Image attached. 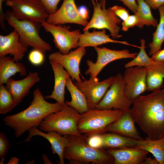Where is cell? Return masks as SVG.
<instances>
[{
	"label": "cell",
	"instance_id": "34",
	"mask_svg": "<svg viewBox=\"0 0 164 164\" xmlns=\"http://www.w3.org/2000/svg\"><path fill=\"white\" fill-rule=\"evenodd\" d=\"M10 147L9 140L5 134L2 132H0V158L1 159L4 157L8 152Z\"/></svg>",
	"mask_w": 164,
	"mask_h": 164
},
{
	"label": "cell",
	"instance_id": "11",
	"mask_svg": "<svg viewBox=\"0 0 164 164\" xmlns=\"http://www.w3.org/2000/svg\"><path fill=\"white\" fill-rule=\"evenodd\" d=\"M97 57L95 62L90 60L86 61L88 69L85 72L86 75H89L91 78L98 79L97 76L103 69L108 63L118 60L126 58H134L137 53H130L128 50H113L105 47L94 48Z\"/></svg>",
	"mask_w": 164,
	"mask_h": 164
},
{
	"label": "cell",
	"instance_id": "45",
	"mask_svg": "<svg viewBox=\"0 0 164 164\" xmlns=\"http://www.w3.org/2000/svg\"><path fill=\"white\" fill-rule=\"evenodd\" d=\"M42 159L44 164H52V163L49 160L46 154H44L42 156Z\"/></svg>",
	"mask_w": 164,
	"mask_h": 164
},
{
	"label": "cell",
	"instance_id": "15",
	"mask_svg": "<svg viewBox=\"0 0 164 164\" xmlns=\"http://www.w3.org/2000/svg\"><path fill=\"white\" fill-rule=\"evenodd\" d=\"M46 22L54 25L76 24L84 27L89 22L80 15L75 0H63L57 10L54 13L49 15Z\"/></svg>",
	"mask_w": 164,
	"mask_h": 164
},
{
	"label": "cell",
	"instance_id": "4",
	"mask_svg": "<svg viewBox=\"0 0 164 164\" xmlns=\"http://www.w3.org/2000/svg\"><path fill=\"white\" fill-rule=\"evenodd\" d=\"M81 114L74 108L65 104L60 110L46 117L39 127V130L47 132L56 131L62 135L80 136L77 124Z\"/></svg>",
	"mask_w": 164,
	"mask_h": 164
},
{
	"label": "cell",
	"instance_id": "33",
	"mask_svg": "<svg viewBox=\"0 0 164 164\" xmlns=\"http://www.w3.org/2000/svg\"><path fill=\"white\" fill-rule=\"evenodd\" d=\"M49 15L55 13L58 9V5L60 0H39Z\"/></svg>",
	"mask_w": 164,
	"mask_h": 164
},
{
	"label": "cell",
	"instance_id": "32",
	"mask_svg": "<svg viewBox=\"0 0 164 164\" xmlns=\"http://www.w3.org/2000/svg\"><path fill=\"white\" fill-rule=\"evenodd\" d=\"M44 54L39 50L33 49L28 54V60L33 65H41L43 64L45 60Z\"/></svg>",
	"mask_w": 164,
	"mask_h": 164
},
{
	"label": "cell",
	"instance_id": "18",
	"mask_svg": "<svg viewBox=\"0 0 164 164\" xmlns=\"http://www.w3.org/2000/svg\"><path fill=\"white\" fill-rule=\"evenodd\" d=\"M29 135L27 138L22 142L30 141L32 138L38 135L46 139L51 144V149L53 154H56L58 156L60 164H65L63 153L65 148L68 144L69 141L65 135H60L57 132L53 131H48L47 133L42 132L37 127H33L28 130Z\"/></svg>",
	"mask_w": 164,
	"mask_h": 164
},
{
	"label": "cell",
	"instance_id": "40",
	"mask_svg": "<svg viewBox=\"0 0 164 164\" xmlns=\"http://www.w3.org/2000/svg\"><path fill=\"white\" fill-rule=\"evenodd\" d=\"M151 58L155 62H164V49L160 50L153 54Z\"/></svg>",
	"mask_w": 164,
	"mask_h": 164
},
{
	"label": "cell",
	"instance_id": "43",
	"mask_svg": "<svg viewBox=\"0 0 164 164\" xmlns=\"http://www.w3.org/2000/svg\"><path fill=\"white\" fill-rule=\"evenodd\" d=\"M143 164H159V163L155 158L152 159L151 157H146L145 159Z\"/></svg>",
	"mask_w": 164,
	"mask_h": 164
},
{
	"label": "cell",
	"instance_id": "9",
	"mask_svg": "<svg viewBox=\"0 0 164 164\" xmlns=\"http://www.w3.org/2000/svg\"><path fill=\"white\" fill-rule=\"evenodd\" d=\"M41 24L45 31L52 35L55 46L61 53L67 54L72 49L78 47V43L81 34L80 29L71 31L69 26L54 25L46 21Z\"/></svg>",
	"mask_w": 164,
	"mask_h": 164
},
{
	"label": "cell",
	"instance_id": "5",
	"mask_svg": "<svg viewBox=\"0 0 164 164\" xmlns=\"http://www.w3.org/2000/svg\"><path fill=\"white\" fill-rule=\"evenodd\" d=\"M123 113L115 109H89L81 114L77 124L78 130L87 136L106 132L107 127L119 119Z\"/></svg>",
	"mask_w": 164,
	"mask_h": 164
},
{
	"label": "cell",
	"instance_id": "10",
	"mask_svg": "<svg viewBox=\"0 0 164 164\" xmlns=\"http://www.w3.org/2000/svg\"><path fill=\"white\" fill-rule=\"evenodd\" d=\"M6 5L11 8L12 13L19 19H28L42 23L49 14L39 0H8Z\"/></svg>",
	"mask_w": 164,
	"mask_h": 164
},
{
	"label": "cell",
	"instance_id": "14",
	"mask_svg": "<svg viewBox=\"0 0 164 164\" xmlns=\"http://www.w3.org/2000/svg\"><path fill=\"white\" fill-rule=\"evenodd\" d=\"M86 52L85 48L78 47L67 54H63L59 51L53 52L49 55L48 59L62 66L69 73L73 82L74 80L80 82L82 80L80 76V63Z\"/></svg>",
	"mask_w": 164,
	"mask_h": 164
},
{
	"label": "cell",
	"instance_id": "27",
	"mask_svg": "<svg viewBox=\"0 0 164 164\" xmlns=\"http://www.w3.org/2000/svg\"><path fill=\"white\" fill-rule=\"evenodd\" d=\"M134 148L151 153L159 164H164V136L156 140L148 137L145 139L138 140L137 145Z\"/></svg>",
	"mask_w": 164,
	"mask_h": 164
},
{
	"label": "cell",
	"instance_id": "21",
	"mask_svg": "<svg viewBox=\"0 0 164 164\" xmlns=\"http://www.w3.org/2000/svg\"><path fill=\"white\" fill-rule=\"evenodd\" d=\"M110 35L106 34L105 29L102 31H95L94 30L90 32L89 30L84 31L79 37L78 47H93L94 48L98 46L108 43H118L140 48V46L132 44L125 41H121L114 40L109 37Z\"/></svg>",
	"mask_w": 164,
	"mask_h": 164
},
{
	"label": "cell",
	"instance_id": "26",
	"mask_svg": "<svg viewBox=\"0 0 164 164\" xmlns=\"http://www.w3.org/2000/svg\"><path fill=\"white\" fill-rule=\"evenodd\" d=\"M73 81L70 77L67 80L66 87L70 94L71 99L70 101H65V104L74 108L82 114L89 110L87 99L83 93Z\"/></svg>",
	"mask_w": 164,
	"mask_h": 164
},
{
	"label": "cell",
	"instance_id": "36",
	"mask_svg": "<svg viewBox=\"0 0 164 164\" xmlns=\"http://www.w3.org/2000/svg\"><path fill=\"white\" fill-rule=\"evenodd\" d=\"M114 14L123 21L125 20L130 15L128 11L125 7L117 5L111 7Z\"/></svg>",
	"mask_w": 164,
	"mask_h": 164
},
{
	"label": "cell",
	"instance_id": "41",
	"mask_svg": "<svg viewBox=\"0 0 164 164\" xmlns=\"http://www.w3.org/2000/svg\"><path fill=\"white\" fill-rule=\"evenodd\" d=\"M79 13L84 19L87 20L89 18V12L87 8L84 5H81L78 8Z\"/></svg>",
	"mask_w": 164,
	"mask_h": 164
},
{
	"label": "cell",
	"instance_id": "19",
	"mask_svg": "<svg viewBox=\"0 0 164 164\" xmlns=\"http://www.w3.org/2000/svg\"><path fill=\"white\" fill-rule=\"evenodd\" d=\"M49 63L53 71L54 84L51 94L45 96V98L54 99L63 106L65 104V94L66 82L70 76L60 64L51 60H49Z\"/></svg>",
	"mask_w": 164,
	"mask_h": 164
},
{
	"label": "cell",
	"instance_id": "24",
	"mask_svg": "<svg viewBox=\"0 0 164 164\" xmlns=\"http://www.w3.org/2000/svg\"><path fill=\"white\" fill-rule=\"evenodd\" d=\"M102 141L101 149L135 147L138 140L124 136L113 132L100 134Z\"/></svg>",
	"mask_w": 164,
	"mask_h": 164
},
{
	"label": "cell",
	"instance_id": "6",
	"mask_svg": "<svg viewBox=\"0 0 164 164\" xmlns=\"http://www.w3.org/2000/svg\"><path fill=\"white\" fill-rule=\"evenodd\" d=\"M5 14L6 20L8 24L17 31L23 43L29 47L39 50L44 53L51 51L50 45L39 35L42 27L41 23L28 19H18L11 11H6Z\"/></svg>",
	"mask_w": 164,
	"mask_h": 164
},
{
	"label": "cell",
	"instance_id": "22",
	"mask_svg": "<svg viewBox=\"0 0 164 164\" xmlns=\"http://www.w3.org/2000/svg\"><path fill=\"white\" fill-rule=\"evenodd\" d=\"M130 112V110L123 112L118 120L109 125L107 128V132L116 133L131 138L140 140V136L135 125Z\"/></svg>",
	"mask_w": 164,
	"mask_h": 164
},
{
	"label": "cell",
	"instance_id": "3",
	"mask_svg": "<svg viewBox=\"0 0 164 164\" xmlns=\"http://www.w3.org/2000/svg\"><path fill=\"white\" fill-rule=\"evenodd\" d=\"M64 135L69 143L64 150L63 157L69 164H114L113 158L106 150L95 149L88 144L85 135Z\"/></svg>",
	"mask_w": 164,
	"mask_h": 164
},
{
	"label": "cell",
	"instance_id": "16",
	"mask_svg": "<svg viewBox=\"0 0 164 164\" xmlns=\"http://www.w3.org/2000/svg\"><path fill=\"white\" fill-rule=\"evenodd\" d=\"M29 46L20 39L19 34L15 29L6 35H0V56L9 54L14 61L22 60Z\"/></svg>",
	"mask_w": 164,
	"mask_h": 164
},
{
	"label": "cell",
	"instance_id": "38",
	"mask_svg": "<svg viewBox=\"0 0 164 164\" xmlns=\"http://www.w3.org/2000/svg\"><path fill=\"white\" fill-rule=\"evenodd\" d=\"M122 2L123 4L128 7L134 14L136 13L138 9V5L136 0H115Z\"/></svg>",
	"mask_w": 164,
	"mask_h": 164
},
{
	"label": "cell",
	"instance_id": "2",
	"mask_svg": "<svg viewBox=\"0 0 164 164\" xmlns=\"http://www.w3.org/2000/svg\"><path fill=\"white\" fill-rule=\"evenodd\" d=\"M33 95V99L27 108L3 119L5 124L14 130L16 138L32 127H39L46 117L63 108L56 102L51 103L46 101L38 88L34 90Z\"/></svg>",
	"mask_w": 164,
	"mask_h": 164
},
{
	"label": "cell",
	"instance_id": "46",
	"mask_svg": "<svg viewBox=\"0 0 164 164\" xmlns=\"http://www.w3.org/2000/svg\"><path fill=\"white\" fill-rule=\"evenodd\" d=\"M8 0H4V2H6V1H7Z\"/></svg>",
	"mask_w": 164,
	"mask_h": 164
},
{
	"label": "cell",
	"instance_id": "39",
	"mask_svg": "<svg viewBox=\"0 0 164 164\" xmlns=\"http://www.w3.org/2000/svg\"><path fill=\"white\" fill-rule=\"evenodd\" d=\"M150 8L155 10L158 9L164 4V0H144Z\"/></svg>",
	"mask_w": 164,
	"mask_h": 164
},
{
	"label": "cell",
	"instance_id": "25",
	"mask_svg": "<svg viewBox=\"0 0 164 164\" xmlns=\"http://www.w3.org/2000/svg\"><path fill=\"white\" fill-rule=\"evenodd\" d=\"M147 70V91L152 92L161 90L163 86L164 62L154 61Z\"/></svg>",
	"mask_w": 164,
	"mask_h": 164
},
{
	"label": "cell",
	"instance_id": "20",
	"mask_svg": "<svg viewBox=\"0 0 164 164\" xmlns=\"http://www.w3.org/2000/svg\"><path fill=\"white\" fill-rule=\"evenodd\" d=\"M114 158V164H143L149 152L134 147L106 150Z\"/></svg>",
	"mask_w": 164,
	"mask_h": 164
},
{
	"label": "cell",
	"instance_id": "23",
	"mask_svg": "<svg viewBox=\"0 0 164 164\" xmlns=\"http://www.w3.org/2000/svg\"><path fill=\"white\" fill-rule=\"evenodd\" d=\"M17 73L21 76L26 75V69L22 63L14 61L9 56H0V85L5 84L11 77Z\"/></svg>",
	"mask_w": 164,
	"mask_h": 164
},
{
	"label": "cell",
	"instance_id": "7",
	"mask_svg": "<svg viewBox=\"0 0 164 164\" xmlns=\"http://www.w3.org/2000/svg\"><path fill=\"white\" fill-rule=\"evenodd\" d=\"M93 7L92 18L83 31L91 29H108L113 39L122 37L119 34L121 19L109 7L106 8V0H91Z\"/></svg>",
	"mask_w": 164,
	"mask_h": 164
},
{
	"label": "cell",
	"instance_id": "37",
	"mask_svg": "<svg viewBox=\"0 0 164 164\" xmlns=\"http://www.w3.org/2000/svg\"><path fill=\"white\" fill-rule=\"evenodd\" d=\"M137 23V18L136 15H129L128 18L122 22V30L125 32L127 31L130 28L136 26Z\"/></svg>",
	"mask_w": 164,
	"mask_h": 164
},
{
	"label": "cell",
	"instance_id": "12",
	"mask_svg": "<svg viewBox=\"0 0 164 164\" xmlns=\"http://www.w3.org/2000/svg\"><path fill=\"white\" fill-rule=\"evenodd\" d=\"M146 74V67L135 66L126 68L123 75L125 92L132 103L147 91Z\"/></svg>",
	"mask_w": 164,
	"mask_h": 164
},
{
	"label": "cell",
	"instance_id": "35",
	"mask_svg": "<svg viewBox=\"0 0 164 164\" xmlns=\"http://www.w3.org/2000/svg\"><path fill=\"white\" fill-rule=\"evenodd\" d=\"M86 140L90 146L95 149H101L102 141L100 134L87 136Z\"/></svg>",
	"mask_w": 164,
	"mask_h": 164
},
{
	"label": "cell",
	"instance_id": "28",
	"mask_svg": "<svg viewBox=\"0 0 164 164\" xmlns=\"http://www.w3.org/2000/svg\"><path fill=\"white\" fill-rule=\"evenodd\" d=\"M138 9L135 14L137 18L136 26L142 29L144 26L156 27L158 24V20L153 16L150 6L144 0H136Z\"/></svg>",
	"mask_w": 164,
	"mask_h": 164
},
{
	"label": "cell",
	"instance_id": "30",
	"mask_svg": "<svg viewBox=\"0 0 164 164\" xmlns=\"http://www.w3.org/2000/svg\"><path fill=\"white\" fill-rule=\"evenodd\" d=\"M145 42L144 39L140 40V51L133 60L127 63L125 65L127 68L135 66L147 67L153 63L151 58L148 55L145 50Z\"/></svg>",
	"mask_w": 164,
	"mask_h": 164
},
{
	"label": "cell",
	"instance_id": "31",
	"mask_svg": "<svg viewBox=\"0 0 164 164\" xmlns=\"http://www.w3.org/2000/svg\"><path fill=\"white\" fill-rule=\"evenodd\" d=\"M10 92L4 84L0 85V113L5 114L16 106Z\"/></svg>",
	"mask_w": 164,
	"mask_h": 164
},
{
	"label": "cell",
	"instance_id": "17",
	"mask_svg": "<svg viewBox=\"0 0 164 164\" xmlns=\"http://www.w3.org/2000/svg\"><path fill=\"white\" fill-rule=\"evenodd\" d=\"M40 80L37 72H30L25 78L20 80L10 78L6 83L5 87L11 94L17 106L28 95L31 88Z\"/></svg>",
	"mask_w": 164,
	"mask_h": 164
},
{
	"label": "cell",
	"instance_id": "1",
	"mask_svg": "<svg viewBox=\"0 0 164 164\" xmlns=\"http://www.w3.org/2000/svg\"><path fill=\"white\" fill-rule=\"evenodd\" d=\"M131 114L147 137L156 140L164 136V88L133 102Z\"/></svg>",
	"mask_w": 164,
	"mask_h": 164
},
{
	"label": "cell",
	"instance_id": "29",
	"mask_svg": "<svg viewBox=\"0 0 164 164\" xmlns=\"http://www.w3.org/2000/svg\"><path fill=\"white\" fill-rule=\"evenodd\" d=\"M160 19L155 31L152 33V40L148 46L150 48L149 55L152 56L161 49L164 41V4L158 9Z\"/></svg>",
	"mask_w": 164,
	"mask_h": 164
},
{
	"label": "cell",
	"instance_id": "8",
	"mask_svg": "<svg viewBox=\"0 0 164 164\" xmlns=\"http://www.w3.org/2000/svg\"><path fill=\"white\" fill-rule=\"evenodd\" d=\"M132 104L125 92L123 75L118 73L113 77L111 84L95 109H115L124 112L129 110Z\"/></svg>",
	"mask_w": 164,
	"mask_h": 164
},
{
	"label": "cell",
	"instance_id": "44",
	"mask_svg": "<svg viewBox=\"0 0 164 164\" xmlns=\"http://www.w3.org/2000/svg\"><path fill=\"white\" fill-rule=\"evenodd\" d=\"M19 159L18 158L14 157H11L9 161L7 163V164H18L19 163Z\"/></svg>",
	"mask_w": 164,
	"mask_h": 164
},
{
	"label": "cell",
	"instance_id": "42",
	"mask_svg": "<svg viewBox=\"0 0 164 164\" xmlns=\"http://www.w3.org/2000/svg\"><path fill=\"white\" fill-rule=\"evenodd\" d=\"M4 0H0V26L2 29L5 27V23L6 20V14L2 9V3Z\"/></svg>",
	"mask_w": 164,
	"mask_h": 164
},
{
	"label": "cell",
	"instance_id": "13",
	"mask_svg": "<svg viewBox=\"0 0 164 164\" xmlns=\"http://www.w3.org/2000/svg\"><path fill=\"white\" fill-rule=\"evenodd\" d=\"M113 77H111L101 81L90 77L80 82H74L75 85L85 96L89 109H94L103 98L111 84Z\"/></svg>",
	"mask_w": 164,
	"mask_h": 164
}]
</instances>
